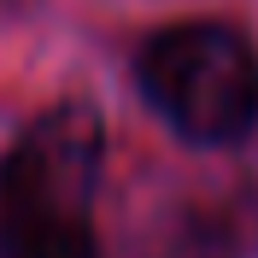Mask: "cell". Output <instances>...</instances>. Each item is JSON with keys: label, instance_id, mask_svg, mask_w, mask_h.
<instances>
[{"label": "cell", "instance_id": "obj_1", "mask_svg": "<svg viewBox=\"0 0 258 258\" xmlns=\"http://www.w3.org/2000/svg\"><path fill=\"white\" fill-rule=\"evenodd\" d=\"M106 123L88 100H59L0 153V258H100L94 194Z\"/></svg>", "mask_w": 258, "mask_h": 258}, {"label": "cell", "instance_id": "obj_2", "mask_svg": "<svg viewBox=\"0 0 258 258\" xmlns=\"http://www.w3.org/2000/svg\"><path fill=\"white\" fill-rule=\"evenodd\" d=\"M135 82L188 147H235L258 129V47L229 24L188 18L153 30Z\"/></svg>", "mask_w": 258, "mask_h": 258}]
</instances>
